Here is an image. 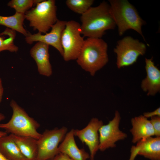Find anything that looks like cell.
<instances>
[{"label":"cell","instance_id":"d4e9b609","mask_svg":"<svg viewBox=\"0 0 160 160\" xmlns=\"http://www.w3.org/2000/svg\"><path fill=\"white\" fill-rule=\"evenodd\" d=\"M52 160H74L66 154L59 153L56 155Z\"/></svg>","mask_w":160,"mask_h":160},{"label":"cell","instance_id":"ba28073f","mask_svg":"<svg viewBox=\"0 0 160 160\" xmlns=\"http://www.w3.org/2000/svg\"><path fill=\"white\" fill-rule=\"evenodd\" d=\"M67 128L63 127L52 130H46L37 140L38 154L36 160L52 159L59 153V143L63 139Z\"/></svg>","mask_w":160,"mask_h":160},{"label":"cell","instance_id":"9c48e42d","mask_svg":"<svg viewBox=\"0 0 160 160\" xmlns=\"http://www.w3.org/2000/svg\"><path fill=\"white\" fill-rule=\"evenodd\" d=\"M121 116L116 111L113 119L106 125H103L99 130V150L103 151L109 148L116 147L117 141L125 139L127 135L119 128Z\"/></svg>","mask_w":160,"mask_h":160},{"label":"cell","instance_id":"cb8c5ba5","mask_svg":"<svg viewBox=\"0 0 160 160\" xmlns=\"http://www.w3.org/2000/svg\"><path fill=\"white\" fill-rule=\"evenodd\" d=\"M143 116L147 118L156 116H160V107L152 112L145 113Z\"/></svg>","mask_w":160,"mask_h":160},{"label":"cell","instance_id":"ac0fdd59","mask_svg":"<svg viewBox=\"0 0 160 160\" xmlns=\"http://www.w3.org/2000/svg\"><path fill=\"white\" fill-rule=\"evenodd\" d=\"M0 151L11 160H28L21 152L10 134L0 138Z\"/></svg>","mask_w":160,"mask_h":160},{"label":"cell","instance_id":"d6986e66","mask_svg":"<svg viewBox=\"0 0 160 160\" xmlns=\"http://www.w3.org/2000/svg\"><path fill=\"white\" fill-rule=\"evenodd\" d=\"M25 19L24 14L15 12L13 15L9 16L0 15V25H3L9 29L16 31L25 36L28 32L23 26V23Z\"/></svg>","mask_w":160,"mask_h":160},{"label":"cell","instance_id":"3957f363","mask_svg":"<svg viewBox=\"0 0 160 160\" xmlns=\"http://www.w3.org/2000/svg\"><path fill=\"white\" fill-rule=\"evenodd\" d=\"M110 10L119 35L121 36L127 30L132 29L140 35L145 41L142 30L145 21L137 10L127 0H109Z\"/></svg>","mask_w":160,"mask_h":160},{"label":"cell","instance_id":"4316f807","mask_svg":"<svg viewBox=\"0 0 160 160\" xmlns=\"http://www.w3.org/2000/svg\"><path fill=\"white\" fill-rule=\"evenodd\" d=\"M4 89L2 85V81L0 78V104L2 101Z\"/></svg>","mask_w":160,"mask_h":160},{"label":"cell","instance_id":"44dd1931","mask_svg":"<svg viewBox=\"0 0 160 160\" xmlns=\"http://www.w3.org/2000/svg\"><path fill=\"white\" fill-rule=\"evenodd\" d=\"M8 38L6 39L4 36L0 37V52L7 50L12 52L18 51V47L15 45L14 41L16 36V32L14 30L7 28Z\"/></svg>","mask_w":160,"mask_h":160},{"label":"cell","instance_id":"5b68a950","mask_svg":"<svg viewBox=\"0 0 160 160\" xmlns=\"http://www.w3.org/2000/svg\"><path fill=\"white\" fill-rule=\"evenodd\" d=\"M54 0H43L25 14V19L34 30L46 34L58 20Z\"/></svg>","mask_w":160,"mask_h":160},{"label":"cell","instance_id":"8992f818","mask_svg":"<svg viewBox=\"0 0 160 160\" xmlns=\"http://www.w3.org/2000/svg\"><path fill=\"white\" fill-rule=\"evenodd\" d=\"M146 45L130 36H126L117 42L113 52L117 56L116 64L118 68L131 65L135 63L138 57L144 55Z\"/></svg>","mask_w":160,"mask_h":160},{"label":"cell","instance_id":"6da1fadb","mask_svg":"<svg viewBox=\"0 0 160 160\" xmlns=\"http://www.w3.org/2000/svg\"><path fill=\"white\" fill-rule=\"evenodd\" d=\"M80 20L81 33L88 38H101L106 31L113 29L116 26L109 4L105 1L97 7H90L81 15Z\"/></svg>","mask_w":160,"mask_h":160},{"label":"cell","instance_id":"7402d4cb","mask_svg":"<svg viewBox=\"0 0 160 160\" xmlns=\"http://www.w3.org/2000/svg\"><path fill=\"white\" fill-rule=\"evenodd\" d=\"M7 5L14 9L16 12L25 14L34 5V0H12Z\"/></svg>","mask_w":160,"mask_h":160},{"label":"cell","instance_id":"5bb4252c","mask_svg":"<svg viewBox=\"0 0 160 160\" xmlns=\"http://www.w3.org/2000/svg\"><path fill=\"white\" fill-rule=\"evenodd\" d=\"M49 45L38 41L31 48L30 54L35 61L40 74L47 77L52 74V69L49 60Z\"/></svg>","mask_w":160,"mask_h":160},{"label":"cell","instance_id":"e0dca14e","mask_svg":"<svg viewBox=\"0 0 160 160\" xmlns=\"http://www.w3.org/2000/svg\"><path fill=\"white\" fill-rule=\"evenodd\" d=\"M21 152L28 160H36L38 154L37 139L10 134Z\"/></svg>","mask_w":160,"mask_h":160},{"label":"cell","instance_id":"2e32d148","mask_svg":"<svg viewBox=\"0 0 160 160\" xmlns=\"http://www.w3.org/2000/svg\"><path fill=\"white\" fill-rule=\"evenodd\" d=\"M132 128L130 130L132 136V142L136 143L141 140L155 135L153 126L148 118L143 115L132 118L131 120Z\"/></svg>","mask_w":160,"mask_h":160},{"label":"cell","instance_id":"ffe728a7","mask_svg":"<svg viewBox=\"0 0 160 160\" xmlns=\"http://www.w3.org/2000/svg\"><path fill=\"white\" fill-rule=\"evenodd\" d=\"M94 2L93 0H67L65 3L70 9L81 15L91 7Z\"/></svg>","mask_w":160,"mask_h":160},{"label":"cell","instance_id":"484cf974","mask_svg":"<svg viewBox=\"0 0 160 160\" xmlns=\"http://www.w3.org/2000/svg\"><path fill=\"white\" fill-rule=\"evenodd\" d=\"M5 118V116L4 115L0 113V122L4 120ZM7 135V133L6 132H3L0 131V138Z\"/></svg>","mask_w":160,"mask_h":160},{"label":"cell","instance_id":"30bf717a","mask_svg":"<svg viewBox=\"0 0 160 160\" xmlns=\"http://www.w3.org/2000/svg\"><path fill=\"white\" fill-rule=\"evenodd\" d=\"M103 125L102 120L93 118L83 129H74V136L77 137L83 143H85L88 147L91 160H94L95 156L99 150V130Z\"/></svg>","mask_w":160,"mask_h":160},{"label":"cell","instance_id":"7c38bea8","mask_svg":"<svg viewBox=\"0 0 160 160\" xmlns=\"http://www.w3.org/2000/svg\"><path fill=\"white\" fill-rule=\"evenodd\" d=\"M136 143L131 148L129 160H135L137 155L151 160H160V137H149Z\"/></svg>","mask_w":160,"mask_h":160},{"label":"cell","instance_id":"4fadbf2b","mask_svg":"<svg viewBox=\"0 0 160 160\" xmlns=\"http://www.w3.org/2000/svg\"><path fill=\"white\" fill-rule=\"evenodd\" d=\"M146 77L142 81V89L148 96H154L160 90V71L156 66L153 58H145Z\"/></svg>","mask_w":160,"mask_h":160},{"label":"cell","instance_id":"7a4b0ae2","mask_svg":"<svg viewBox=\"0 0 160 160\" xmlns=\"http://www.w3.org/2000/svg\"><path fill=\"white\" fill-rule=\"evenodd\" d=\"M108 44L101 38H88L77 58V64L92 76L108 61Z\"/></svg>","mask_w":160,"mask_h":160},{"label":"cell","instance_id":"603a6c76","mask_svg":"<svg viewBox=\"0 0 160 160\" xmlns=\"http://www.w3.org/2000/svg\"><path fill=\"white\" fill-rule=\"evenodd\" d=\"M150 120L154 130L155 135L156 137H160V116L152 117Z\"/></svg>","mask_w":160,"mask_h":160},{"label":"cell","instance_id":"9a60e30c","mask_svg":"<svg viewBox=\"0 0 160 160\" xmlns=\"http://www.w3.org/2000/svg\"><path fill=\"white\" fill-rule=\"evenodd\" d=\"M74 129H72L65 135L62 142L58 146L59 153L66 154L74 160H87L90 155L83 148L77 146L74 138Z\"/></svg>","mask_w":160,"mask_h":160},{"label":"cell","instance_id":"8fae6325","mask_svg":"<svg viewBox=\"0 0 160 160\" xmlns=\"http://www.w3.org/2000/svg\"><path fill=\"white\" fill-rule=\"evenodd\" d=\"M66 21L58 20L51 28V31L44 35L40 32L32 34L29 32L25 36V41L29 44L35 41L44 43L55 47L63 56V50L61 44V37Z\"/></svg>","mask_w":160,"mask_h":160},{"label":"cell","instance_id":"f1b7e54d","mask_svg":"<svg viewBox=\"0 0 160 160\" xmlns=\"http://www.w3.org/2000/svg\"><path fill=\"white\" fill-rule=\"evenodd\" d=\"M52 160V159H49V160Z\"/></svg>","mask_w":160,"mask_h":160},{"label":"cell","instance_id":"52a82bcc","mask_svg":"<svg viewBox=\"0 0 160 160\" xmlns=\"http://www.w3.org/2000/svg\"><path fill=\"white\" fill-rule=\"evenodd\" d=\"M81 34L79 23L73 20L66 21L61 37L63 56L65 61L77 59L84 41Z\"/></svg>","mask_w":160,"mask_h":160},{"label":"cell","instance_id":"277c9868","mask_svg":"<svg viewBox=\"0 0 160 160\" xmlns=\"http://www.w3.org/2000/svg\"><path fill=\"white\" fill-rule=\"evenodd\" d=\"M10 105L13 112L11 118L8 122L0 124V128L10 134L39 139L41 135L37 131L40 126L39 123L30 117L14 100L11 101Z\"/></svg>","mask_w":160,"mask_h":160},{"label":"cell","instance_id":"83f0119b","mask_svg":"<svg viewBox=\"0 0 160 160\" xmlns=\"http://www.w3.org/2000/svg\"><path fill=\"white\" fill-rule=\"evenodd\" d=\"M0 160H11L5 157L0 151Z\"/></svg>","mask_w":160,"mask_h":160}]
</instances>
